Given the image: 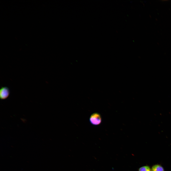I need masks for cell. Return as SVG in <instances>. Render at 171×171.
Here are the masks:
<instances>
[{"label":"cell","mask_w":171,"mask_h":171,"mask_svg":"<svg viewBox=\"0 0 171 171\" xmlns=\"http://www.w3.org/2000/svg\"><path fill=\"white\" fill-rule=\"evenodd\" d=\"M90 123L94 125H98L101 123L102 119L100 115L97 112L94 113L90 116L89 118Z\"/></svg>","instance_id":"1"},{"label":"cell","mask_w":171,"mask_h":171,"mask_svg":"<svg viewBox=\"0 0 171 171\" xmlns=\"http://www.w3.org/2000/svg\"><path fill=\"white\" fill-rule=\"evenodd\" d=\"M10 91L9 88L6 86H2L0 90V98L1 100L7 99L9 96Z\"/></svg>","instance_id":"2"},{"label":"cell","mask_w":171,"mask_h":171,"mask_svg":"<svg viewBox=\"0 0 171 171\" xmlns=\"http://www.w3.org/2000/svg\"><path fill=\"white\" fill-rule=\"evenodd\" d=\"M151 171H165L163 167L160 164L153 165L151 167Z\"/></svg>","instance_id":"3"},{"label":"cell","mask_w":171,"mask_h":171,"mask_svg":"<svg viewBox=\"0 0 171 171\" xmlns=\"http://www.w3.org/2000/svg\"><path fill=\"white\" fill-rule=\"evenodd\" d=\"M138 171H151V167L148 165L143 166L139 168Z\"/></svg>","instance_id":"4"}]
</instances>
